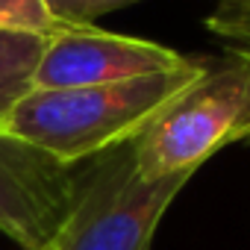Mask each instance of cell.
I'll list each match as a JSON object with an SVG mask.
<instances>
[{"label": "cell", "instance_id": "cell-1", "mask_svg": "<svg viewBox=\"0 0 250 250\" xmlns=\"http://www.w3.org/2000/svg\"><path fill=\"white\" fill-rule=\"evenodd\" d=\"M206 59L188 56L174 71H159L109 85L33 88L6 118L3 130L50 153L62 165H83L136 136L203 74Z\"/></svg>", "mask_w": 250, "mask_h": 250}, {"label": "cell", "instance_id": "cell-2", "mask_svg": "<svg viewBox=\"0 0 250 250\" xmlns=\"http://www.w3.org/2000/svg\"><path fill=\"white\" fill-rule=\"evenodd\" d=\"M238 142H250V56L229 53L221 62L206 59L203 74L136 136L133 153L145 177L162 180L194 174Z\"/></svg>", "mask_w": 250, "mask_h": 250}, {"label": "cell", "instance_id": "cell-3", "mask_svg": "<svg viewBox=\"0 0 250 250\" xmlns=\"http://www.w3.org/2000/svg\"><path fill=\"white\" fill-rule=\"evenodd\" d=\"M194 174L150 180L133 142L77 165L71 209L47 250H150L153 232Z\"/></svg>", "mask_w": 250, "mask_h": 250}, {"label": "cell", "instance_id": "cell-4", "mask_svg": "<svg viewBox=\"0 0 250 250\" xmlns=\"http://www.w3.org/2000/svg\"><path fill=\"white\" fill-rule=\"evenodd\" d=\"M77 168L0 130V232L21 250H47L74 197Z\"/></svg>", "mask_w": 250, "mask_h": 250}, {"label": "cell", "instance_id": "cell-5", "mask_svg": "<svg viewBox=\"0 0 250 250\" xmlns=\"http://www.w3.org/2000/svg\"><path fill=\"white\" fill-rule=\"evenodd\" d=\"M188 56L147 39L100 30L94 24H65L47 39L33 88L109 85L186 65Z\"/></svg>", "mask_w": 250, "mask_h": 250}, {"label": "cell", "instance_id": "cell-6", "mask_svg": "<svg viewBox=\"0 0 250 250\" xmlns=\"http://www.w3.org/2000/svg\"><path fill=\"white\" fill-rule=\"evenodd\" d=\"M47 39L33 33L0 30V130L24 94L33 91V77Z\"/></svg>", "mask_w": 250, "mask_h": 250}, {"label": "cell", "instance_id": "cell-7", "mask_svg": "<svg viewBox=\"0 0 250 250\" xmlns=\"http://www.w3.org/2000/svg\"><path fill=\"white\" fill-rule=\"evenodd\" d=\"M206 30L229 53L250 56V0H212Z\"/></svg>", "mask_w": 250, "mask_h": 250}, {"label": "cell", "instance_id": "cell-8", "mask_svg": "<svg viewBox=\"0 0 250 250\" xmlns=\"http://www.w3.org/2000/svg\"><path fill=\"white\" fill-rule=\"evenodd\" d=\"M65 24L53 18L44 0H0V30L9 33H33V36H56Z\"/></svg>", "mask_w": 250, "mask_h": 250}, {"label": "cell", "instance_id": "cell-9", "mask_svg": "<svg viewBox=\"0 0 250 250\" xmlns=\"http://www.w3.org/2000/svg\"><path fill=\"white\" fill-rule=\"evenodd\" d=\"M139 3V0H44V6L62 24H94L97 15Z\"/></svg>", "mask_w": 250, "mask_h": 250}]
</instances>
